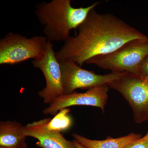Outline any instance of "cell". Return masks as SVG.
I'll list each match as a JSON object with an SVG mask.
<instances>
[{
    "instance_id": "cell-11",
    "label": "cell",
    "mask_w": 148,
    "mask_h": 148,
    "mask_svg": "<svg viewBox=\"0 0 148 148\" xmlns=\"http://www.w3.org/2000/svg\"><path fill=\"white\" fill-rule=\"evenodd\" d=\"M75 140L86 148H123L131 142L142 138V135L130 133L120 138H113L109 137L105 140H92L76 133L73 134Z\"/></svg>"
},
{
    "instance_id": "cell-10",
    "label": "cell",
    "mask_w": 148,
    "mask_h": 148,
    "mask_svg": "<svg viewBox=\"0 0 148 148\" xmlns=\"http://www.w3.org/2000/svg\"><path fill=\"white\" fill-rule=\"evenodd\" d=\"M23 126L16 121L0 123V148H19L27 145Z\"/></svg>"
},
{
    "instance_id": "cell-13",
    "label": "cell",
    "mask_w": 148,
    "mask_h": 148,
    "mask_svg": "<svg viewBox=\"0 0 148 148\" xmlns=\"http://www.w3.org/2000/svg\"><path fill=\"white\" fill-rule=\"evenodd\" d=\"M123 148H148V134L144 137L130 143Z\"/></svg>"
},
{
    "instance_id": "cell-14",
    "label": "cell",
    "mask_w": 148,
    "mask_h": 148,
    "mask_svg": "<svg viewBox=\"0 0 148 148\" xmlns=\"http://www.w3.org/2000/svg\"><path fill=\"white\" fill-rule=\"evenodd\" d=\"M148 74V56L140 64L138 68V75L143 79Z\"/></svg>"
},
{
    "instance_id": "cell-16",
    "label": "cell",
    "mask_w": 148,
    "mask_h": 148,
    "mask_svg": "<svg viewBox=\"0 0 148 148\" xmlns=\"http://www.w3.org/2000/svg\"><path fill=\"white\" fill-rule=\"evenodd\" d=\"M143 79L145 82L148 84V74L147 76H146L145 77L143 78Z\"/></svg>"
},
{
    "instance_id": "cell-3",
    "label": "cell",
    "mask_w": 148,
    "mask_h": 148,
    "mask_svg": "<svg viewBox=\"0 0 148 148\" xmlns=\"http://www.w3.org/2000/svg\"><path fill=\"white\" fill-rule=\"evenodd\" d=\"M148 56V37L132 40L113 52L92 57L86 63L110 70L112 73H127L138 75L139 66Z\"/></svg>"
},
{
    "instance_id": "cell-1",
    "label": "cell",
    "mask_w": 148,
    "mask_h": 148,
    "mask_svg": "<svg viewBox=\"0 0 148 148\" xmlns=\"http://www.w3.org/2000/svg\"><path fill=\"white\" fill-rule=\"evenodd\" d=\"M78 34L69 37L56 56L58 61H72L81 66L90 58L113 52L132 40L147 36L112 14L90 11L78 27Z\"/></svg>"
},
{
    "instance_id": "cell-2",
    "label": "cell",
    "mask_w": 148,
    "mask_h": 148,
    "mask_svg": "<svg viewBox=\"0 0 148 148\" xmlns=\"http://www.w3.org/2000/svg\"><path fill=\"white\" fill-rule=\"evenodd\" d=\"M96 2L86 7L75 8L71 0H52L42 2L36 5L35 14L44 27V34L49 41H66L70 32L77 29L92 9L100 4Z\"/></svg>"
},
{
    "instance_id": "cell-18",
    "label": "cell",
    "mask_w": 148,
    "mask_h": 148,
    "mask_svg": "<svg viewBox=\"0 0 148 148\" xmlns=\"http://www.w3.org/2000/svg\"><path fill=\"white\" fill-rule=\"evenodd\" d=\"M147 133H148V132H147Z\"/></svg>"
},
{
    "instance_id": "cell-6",
    "label": "cell",
    "mask_w": 148,
    "mask_h": 148,
    "mask_svg": "<svg viewBox=\"0 0 148 148\" xmlns=\"http://www.w3.org/2000/svg\"><path fill=\"white\" fill-rule=\"evenodd\" d=\"M62 73L64 95L75 92L77 89H89L106 85L119 76L120 73H111L99 75L84 69L72 61H59Z\"/></svg>"
},
{
    "instance_id": "cell-17",
    "label": "cell",
    "mask_w": 148,
    "mask_h": 148,
    "mask_svg": "<svg viewBox=\"0 0 148 148\" xmlns=\"http://www.w3.org/2000/svg\"><path fill=\"white\" fill-rule=\"evenodd\" d=\"M19 148H28V147H27V145H25L23 146V147H20Z\"/></svg>"
},
{
    "instance_id": "cell-15",
    "label": "cell",
    "mask_w": 148,
    "mask_h": 148,
    "mask_svg": "<svg viewBox=\"0 0 148 148\" xmlns=\"http://www.w3.org/2000/svg\"><path fill=\"white\" fill-rule=\"evenodd\" d=\"M73 142L74 145L76 148H86L76 140H74Z\"/></svg>"
},
{
    "instance_id": "cell-4",
    "label": "cell",
    "mask_w": 148,
    "mask_h": 148,
    "mask_svg": "<svg viewBox=\"0 0 148 148\" xmlns=\"http://www.w3.org/2000/svg\"><path fill=\"white\" fill-rule=\"evenodd\" d=\"M47 44L45 36L28 38L9 32L0 40V65H15L32 58L40 60L45 55Z\"/></svg>"
},
{
    "instance_id": "cell-5",
    "label": "cell",
    "mask_w": 148,
    "mask_h": 148,
    "mask_svg": "<svg viewBox=\"0 0 148 148\" xmlns=\"http://www.w3.org/2000/svg\"><path fill=\"white\" fill-rule=\"evenodd\" d=\"M106 85L120 93L128 102L136 123L148 121V84L142 78L134 74L122 73Z\"/></svg>"
},
{
    "instance_id": "cell-7",
    "label": "cell",
    "mask_w": 148,
    "mask_h": 148,
    "mask_svg": "<svg viewBox=\"0 0 148 148\" xmlns=\"http://www.w3.org/2000/svg\"><path fill=\"white\" fill-rule=\"evenodd\" d=\"M32 63L34 67L40 70L45 78L46 86L38 93L44 103L49 104L55 98L64 95L61 66L53 50L52 42L48 40L43 58L34 60Z\"/></svg>"
},
{
    "instance_id": "cell-12",
    "label": "cell",
    "mask_w": 148,
    "mask_h": 148,
    "mask_svg": "<svg viewBox=\"0 0 148 148\" xmlns=\"http://www.w3.org/2000/svg\"><path fill=\"white\" fill-rule=\"evenodd\" d=\"M70 109H62L55 115L47 123L49 129L61 132L67 130L71 127L72 123L71 118L69 115Z\"/></svg>"
},
{
    "instance_id": "cell-9",
    "label": "cell",
    "mask_w": 148,
    "mask_h": 148,
    "mask_svg": "<svg viewBox=\"0 0 148 148\" xmlns=\"http://www.w3.org/2000/svg\"><path fill=\"white\" fill-rule=\"evenodd\" d=\"M50 118L40 120L23 126V132L27 137L38 140L36 144L42 148H76L73 141L66 140L61 132L49 129Z\"/></svg>"
},
{
    "instance_id": "cell-8",
    "label": "cell",
    "mask_w": 148,
    "mask_h": 148,
    "mask_svg": "<svg viewBox=\"0 0 148 148\" xmlns=\"http://www.w3.org/2000/svg\"><path fill=\"white\" fill-rule=\"evenodd\" d=\"M110 88L103 85L88 89L84 92H74L55 98L49 106L43 111L46 115L55 116L62 109L71 106H86L100 108L104 112L108 102V92Z\"/></svg>"
}]
</instances>
